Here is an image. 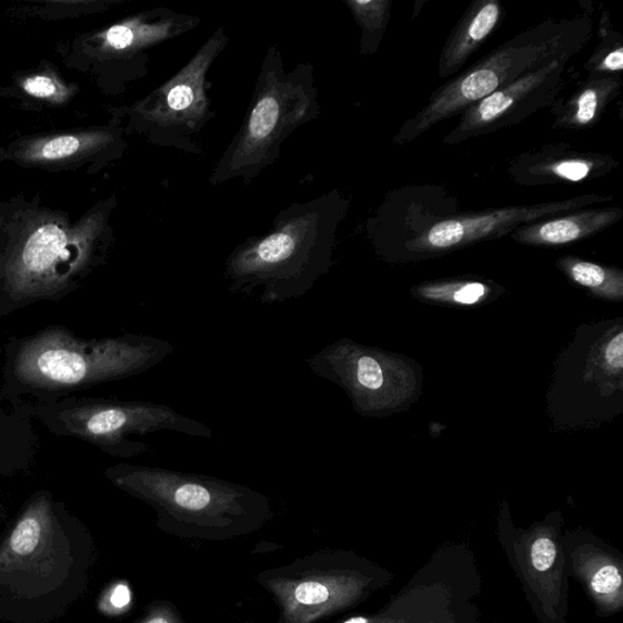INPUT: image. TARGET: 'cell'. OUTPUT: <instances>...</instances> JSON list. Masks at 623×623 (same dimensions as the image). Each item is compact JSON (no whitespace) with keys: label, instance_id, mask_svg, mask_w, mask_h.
<instances>
[{"label":"cell","instance_id":"cell-1","mask_svg":"<svg viewBox=\"0 0 623 623\" xmlns=\"http://www.w3.org/2000/svg\"><path fill=\"white\" fill-rule=\"evenodd\" d=\"M348 210L346 198L333 190L277 213L269 232L229 253L228 290L269 304L309 294L333 264L338 228Z\"/></svg>","mask_w":623,"mask_h":623},{"label":"cell","instance_id":"cell-2","mask_svg":"<svg viewBox=\"0 0 623 623\" xmlns=\"http://www.w3.org/2000/svg\"><path fill=\"white\" fill-rule=\"evenodd\" d=\"M110 479L147 503L157 526L183 540L221 542L249 536L270 523L271 500L258 490L161 466H114Z\"/></svg>","mask_w":623,"mask_h":623},{"label":"cell","instance_id":"cell-3","mask_svg":"<svg viewBox=\"0 0 623 623\" xmlns=\"http://www.w3.org/2000/svg\"><path fill=\"white\" fill-rule=\"evenodd\" d=\"M320 93L309 62L285 69L281 48L267 50L243 123L210 177L211 187L240 180L250 184L281 158L288 139L318 120Z\"/></svg>","mask_w":623,"mask_h":623},{"label":"cell","instance_id":"cell-4","mask_svg":"<svg viewBox=\"0 0 623 623\" xmlns=\"http://www.w3.org/2000/svg\"><path fill=\"white\" fill-rule=\"evenodd\" d=\"M594 23L590 14L571 19H549L532 27L436 89L413 118L406 120L393 142L405 145L436 124L453 119L468 108L523 76L552 61L575 58L592 40Z\"/></svg>","mask_w":623,"mask_h":623},{"label":"cell","instance_id":"cell-5","mask_svg":"<svg viewBox=\"0 0 623 623\" xmlns=\"http://www.w3.org/2000/svg\"><path fill=\"white\" fill-rule=\"evenodd\" d=\"M174 352L168 340L151 335H123L81 342L48 334L24 348L19 375L48 388L93 385L150 371Z\"/></svg>","mask_w":623,"mask_h":623},{"label":"cell","instance_id":"cell-6","mask_svg":"<svg viewBox=\"0 0 623 623\" xmlns=\"http://www.w3.org/2000/svg\"><path fill=\"white\" fill-rule=\"evenodd\" d=\"M229 41L224 28L215 30L180 71L133 109L138 129L150 143L203 155L198 137L215 114L209 73Z\"/></svg>","mask_w":623,"mask_h":623},{"label":"cell","instance_id":"cell-7","mask_svg":"<svg viewBox=\"0 0 623 623\" xmlns=\"http://www.w3.org/2000/svg\"><path fill=\"white\" fill-rule=\"evenodd\" d=\"M336 559L333 553L316 552L260 572L258 582L279 610L275 623H320L345 605L353 584Z\"/></svg>","mask_w":623,"mask_h":623},{"label":"cell","instance_id":"cell-8","mask_svg":"<svg viewBox=\"0 0 623 623\" xmlns=\"http://www.w3.org/2000/svg\"><path fill=\"white\" fill-rule=\"evenodd\" d=\"M72 431L94 441L114 455L124 458L150 453L145 443L132 441L133 435L147 436L160 431L198 439H212V430L193 418L162 403L143 401L104 402L84 406L72 419Z\"/></svg>","mask_w":623,"mask_h":623},{"label":"cell","instance_id":"cell-9","mask_svg":"<svg viewBox=\"0 0 623 623\" xmlns=\"http://www.w3.org/2000/svg\"><path fill=\"white\" fill-rule=\"evenodd\" d=\"M571 59L574 58H559L478 101L460 114V121L444 137L443 143L461 144L470 139L511 129L540 110L551 108L567 84V63Z\"/></svg>","mask_w":623,"mask_h":623},{"label":"cell","instance_id":"cell-10","mask_svg":"<svg viewBox=\"0 0 623 623\" xmlns=\"http://www.w3.org/2000/svg\"><path fill=\"white\" fill-rule=\"evenodd\" d=\"M613 200V195L586 194L562 201L456 214L429 225L428 231L410 240V249L413 251H450L512 234L518 228L531 222L550 220L559 214L587 209L596 203H607Z\"/></svg>","mask_w":623,"mask_h":623},{"label":"cell","instance_id":"cell-11","mask_svg":"<svg viewBox=\"0 0 623 623\" xmlns=\"http://www.w3.org/2000/svg\"><path fill=\"white\" fill-rule=\"evenodd\" d=\"M619 164L613 157L556 143L514 158L508 174L523 187L557 185L597 180L612 173Z\"/></svg>","mask_w":623,"mask_h":623},{"label":"cell","instance_id":"cell-12","mask_svg":"<svg viewBox=\"0 0 623 623\" xmlns=\"http://www.w3.org/2000/svg\"><path fill=\"white\" fill-rule=\"evenodd\" d=\"M622 218L623 209L619 207L583 209L520 227L512 233V238L523 245H567L604 232Z\"/></svg>","mask_w":623,"mask_h":623},{"label":"cell","instance_id":"cell-13","mask_svg":"<svg viewBox=\"0 0 623 623\" xmlns=\"http://www.w3.org/2000/svg\"><path fill=\"white\" fill-rule=\"evenodd\" d=\"M504 14L500 0H474L450 33L439 60V78L450 79L462 72L491 34L500 28Z\"/></svg>","mask_w":623,"mask_h":623},{"label":"cell","instance_id":"cell-14","mask_svg":"<svg viewBox=\"0 0 623 623\" xmlns=\"http://www.w3.org/2000/svg\"><path fill=\"white\" fill-rule=\"evenodd\" d=\"M622 83L621 73L587 76L567 99L557 98L551 105L553 129L571 132L593 129L621 94Z\"/></svg>","mask_w":623,"mask_h":623},{"label":"cell","instance_id":"cell-15","mask_svg":"<svg viewBox=\"0 0 623 623\" xmlns=\"http://www.w3.org/2000/svg\"><path fill=\"white\" fill-rule=\"evenodd\" d=\"M69 240L67 233L56 224H47L38 229L29 239L22 252L23 265L36 274L52 269L59 260L69 258Z\"/></svg>","mask_w":623,"mask_h":623},{"label":"cell","instance_id":"cell-16","mask_svg":"<svg viewBox=\"0 0 623 623\" xmlns=\"http://www.w3.org/2000/svg\"><path fill=\"white\" fill-rule=\"evenodd\" d=\"M343 3L362 30L361 53L375 54L389 27L392 0H345Z\"/></svg>","mask_w":623,"mask_h":623},{"label":"cell","instance_id":"cell-17","mask_svg":"<svg viewBox=\"0 0 623 623\" xmlns=\"http://www.w3.org/2000/svg\"><path fill=\"white\" fill-rule=\"evenodd\" d=\"M601 41L594 49L584 71L591 74H614L623 70V37L610 27L609 14L603 12L600 23Z\"/></svg>","mask_w":623,"mask_h":623},{"label":"cell","instance_id":"cell-18","mask_svg":"<svg viewBox=\"0 0 623 623\" xmlns=\"http://www.w3.org/2000/svg\"><path fill=\"white\" fill-rule=\"evenodd\" d=\"M561 264L572 278V281L590 289H609L620 285L621 278L617 273L604 269L600 264L581 261L574 258H564Z\"/></svg>","mask_w":623,"mask_h":623},{"label":"cell","instance_id":"cell-19","mask_svg":"<svg viewBox=\"0 0 623 623\" xmlns=\"http://www.w3.org/2000/svg\"><path fill=\"white\" fill-rule=\"evenodd\" d=\"M43 526L40 519L28 515L24 516L10 537V549L19 555H28L37 550L42 540Z\"/></svg>","mask_w":623,"mask_h":623},{"label":"cell","instance_id":"cell-20","mask_svg":"<svg viewBox=\"0 0 623 623\" xmlns=\"http://www.w3.org/2000/svg\"><path fill=\"white\" fill-rule=\"evenodd\" d=\"M80 149L78 138L68 135L53 139L42 149V157L47 160H58L74 154Z\"/></svg>","mask_w":623,"mask_h":623},{"label":"cell","instance_id":"cell-21","mask_svg":"<svg viewBox=\"0 0 623 623\" xmlns=\"http://www.w3.org/2000/svg\"><path fill=\"white\" fill-rule=\"evenodd\" d=\"M139 623H185L175 606L170 602H157L150 606Z\"/></svg>","mask_w":623,"mask_h":623},{"label":"cell","instance_id":"cell-22","mask_svg":"<svg viewBox=\"0 0 623 623\" xmlns=\"http://www.w3.org/2000/svg\"><path fill=\"white\" fill-rule=\"evenodd\" d=\"M622 579L615 566L609 565L596 572L592 586L596 593L610 594L621 587Z\"/></svg>","mask_w":623,"mask_h":623},{"label":"cell","instance_id":"cell-23","mask_svg":"<svg viewBox=\"0 0 623 623\" xmlns=\"http://www.w3.org/2000/svg\"><path fill=\"white\" fill-rule=\"evenodd\" d=\"M532 563L539 571H546L552 567L556 550L554 543L549 539H540L532 546Z\"/></svg>","mask_w":623,"mask_h":623},{"label":"cell","instance_id":"cell-24","mask_svg":"<svg viewBox=\"0 0 623 623\" xmlns=\"http://www.w3.org/2000/svg\"><path fill=\"white\" fill-rule=\"evenodd\" d=\"M23 89L30 96L37 98H50L57 92L54 82L49 78H44V76H37V78L29 79L24 82Z\"/></svg>","mask_w":623,"mask_h":623},{"label":"cell","instance_id":"cell-25","mask_svg":"<svg viewBox=\"0 0 623 623\" xmlns=\"http://www.w3.org/2000/svg\"><path fill=\"white\" fill-rule=\"evenodd\" d=\"M488 288L480 283H468L454 291L453 299L463 304H473L486 295Z\"/></svg>","mask_w":623,"mask_h":623},{"label":"cell","instance_id":"cell-26","mask_svg":"<svg viewBox=\"0 0 623 623\" xmlns=\"http://www.w3.org/2000/svg\"><path fill=\"white\" fill-rule=\"evenodd\" d=\"M132 602V593L129 586L124 583H119L114 586L109 595V603L118 612L130 606Z\"/></svg>","mask_w":623,"mask_h":623},{"label":"cell","instance_id":"cell-27","mask_svg":"<svg viewBox=\"0 0 623 623\" xmlns=\"http://www.w3.org/2000/svg\"><path fill=\"white\" fill-rule=\"evenodd\" d=\"M605 358L610 366L621 371L623 365V335L619 334L615 339L610 341Z\"/></svg>","mask_w":623,"mask_h":623}]
</instances>
